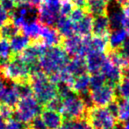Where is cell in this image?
<instances>
[{"label": "cell", "mask_w": 129, "mask_h": 129, "mask_svg": "<svg viewBox=\"0 0 129 129\" xmlns=\"http://www.w3.org/2000/svg\"><path fill=\"white\" fill-rule=\"evenodd\" d=\"M70 60V55L61 46L47 47L40 58V65L46 75L51 76L66 68Z\"/></svg>", "instance_id": "1"}, {"label": "cell", "mask_w": 129, "mask_h": 129, "mask_svg": "<svg viewBox=\"0 0 129 129\" xmlns=\"http://www.w3.org/2000/svg\"><path fill=\"white\" fill-rule=\"evenodd\" d=\"M30 85L34 98L41 105H47L54 98L58 97L57 85L53 83L43 71L33 74Z\"/></svg>", "instance_id": "2"}, {"label": "cell", "mask_w": 129, "mask_h": 129, "mask_svg": "<svg viewBox=\"0 0 129 129\" xmlns=\"http://www.w3.org/2000/svg\"><path fill=\"white\" fill-rule=\"evenodd\" d=\"M1 74L4 78L13 83L27 82L31 71L29 67L21 60L19 55L10 59L0 66Z\"/></svg>", "instance_id": "3"}, {"label": "cell", "mask_w": 129, "mask_h": 129, "mask_svg": "<svg viewBox=\"0 0 129 129\" xmlns=\"http://www.w3.org/2000/svg\"><path fill=\"white\" fill-rule=\"evenodd\" d=\"M87 106L85 99L73 92L64 99H61L60 112L68 120L81 119L86 113Z\"/></svg>", "instance_id": "4"}, {"label": "cell", "mask_w": 129, "mask_h": 129, "mask_svg": "<svg viewBox=\"0 0 129 129\" xmlns=\"http://www.w3.org/2000/svg\"><path fill=\"white\" fill-rule=\"evenodd\" d=\"M16 119L24 124H30L41 113V104L33 96L21 98L16 105Z\"/></svg>", "instance_id": "5"}, {"label": "cell", "mask_w": 129, "mask_h": 129, "mask_svg": "<svg viewBox=\"0 0 129 129\" xmlns=\"http://www.w3.org/2000/svg\"><path fill=\"white\" fill-rule=\"evenodd\" d=\"M116 119L108 107L96 106L88 111L89 124L93 129H113L117 125Z\"/></svg>", "instance_id": "6"}, {"label": "cell", "mask_w": 129, "mask_h": 129, "mask_svg": "<svg viewBox=\"0 0 129 129\" xmlns=\"http://www.w3.org/2000/svg\"><path fill=\"white\" fill-rule=\"evenodd\" d=\"M89 39L90 35L82 37L75 34L70 37L63 38L62 48L70 56L85 57L87 53L90 51Z\"/></svg>", "instance_id": "7"}, {"label": "cell", "mask_w": 129, "mask_h": 129, "mask_svg": "<svg viewBox=\"0 0 129 129\" xmlns=\"http://www.w3.org/2000/svg\"><path fill=\"white\" fill-rule=\"evenodd\" d=\"M89 98L96 106L107 107L112 103L115 102L116 90L114 84L107 82L99 88L90 90Z\"/></svg>", "instance_id": "8"}, {"label": "cell", "mask_w": 129, "mask_h": 129, "mask_svg": "<svg viewBox=\"0 0 129 129\" xmlns=\"http://www.w3.org/2000/svg\"><path fill=\"white\" fill-rule=\"evenodd\" d=\"M106 16L108 18L109 24L112 30L125 27L126 18L124 12V8L117 0H113L112 2L108 3Z\"/></svg>", "instance_id": "9"}, {"label": "cell", "mask_w": 129, "mask_h": 129, "mask_svg": "<svg viewBox=\"0 0 129 129\" xmlns=\"http://www.w3.org/2000/svg\"><path fill=\"white\" fill-rule=\"evenodd\" d=\"M20 99L15 83L8 85L2 82L0 83V103L6 105L10 107H14L17 105Z\"/></svg>", "instance_id": "10"}, {"label": "cell", "mask_w": 129, "mask_h": 129, "mask_svg": "<svg viewBox=\"0 0 129 129\" xmlns=\"http://www.w3.org/2000/svg\"><path fill=\"white\" fill-rule=\"evenodd\" d=\"M100 72L105 77L108 83L112 84H116L120 82L123 77V70L119 67H118L114 62H112L108 57H106L105 62H104Z\"/></svg>", "instance_id": "11"}, {"label": "cell", "mask_w": 129, "mask_h": 129, "mask_svg": "<svg viewBox=\"0 0 129 129\" xmlns=\"http://www.w3.org/2000/svg\"><path fill=\"white\" fill-rule=\"evenodd\" d=\"M40 40L47 47L60 46L62 43L63 38L55 27L51 26H41V34H40Z\"/></svg>", "instance_id": "12"}, {"label": "cell", "mask_w": 129, "mask_h": 129, "mask_svg": "<svg viewBox=\"0 0 129 129\" xmlns=\"http://www.w3.org/2000/svg\"><path fill=\"white\" fill-rule=\"evenodd\" d=\"M85 62H86L87 71L94 74L100 72L104 62H105L106 56L105 53L90 50L85 55Z\"/></svg>", "instance_id": "13"}, {"label": "cell", "mask_w": 129, "mask_h": 129, "mask_svg": "<svg viewBox=\"0 0 129 129\" xmlns=\"http://www.w3.org/2000/svg\"><path fill=\"white\" fill-rule=\"evenodd\" d=\"M41 118L48 129H57L62 126L63 116L57 111L47 108L41 112Z\"/></svg>", "instance_id": "14"}, {"label": "cell", "mask_w": 129, "mask_h": 129, "mask_svg": "<svg viewBox=\"0 0 129 129\" xmlns=\"http://www.w3.org/2000/svg\"><path fill=\"white\" fill-rule=\"evenodd\" d=\"M70 88L78 95H86L90 89V77L86 73L78 75L74 77Z\"/></svg>", "instance_id": "15"}, {"label": "cell", "mask_w": 129, "mask_h": 129, "mask_svg": "<svg viewBox=\"0 0 129 129\" xmlns=\"http://www.w3.org/2000/svg\"><path fill=\"white\" fill-rule=\"evenodd\" d=\"M111 29L106 14L94 16L92 24V33L96 36H108Z\"/></svg>", "instance_id": "16"}, {"label": "cell", "mask_w": 129, "mask_h": 129, "mask_svg": "<svg viewBox=\"0 0 129 129\" xmlns=\"http://www.w3.org/2000/svg\"><path fill=\"white\" fill-rule=\"evenodd\" d=\"M128 39V34L125 28L114 29L108 35V45L112 50L121 48Z\"/></svg>", "instance_id": "17"}, {"label": "cell", "mask_w": 129, "mask_h": 129, "mask_svg": "<svg viewBox=\"0 0 129 129\" xmlns=\"http://www.w3.org/2000/svg\"><path fill=\"white\" fill-rule=\"evenodd\" d=\"M10 46L12 54L15 55H19L31 44L32 40L23 33L17 34L13 38L10 40Z\"/></svg>", "instance_id": "18"}, {"label": "cell", "mask_w": 129, "mask_h": 129, "mask_svg": "<svg viewBox=\"0 0 129 129\" xmlns=\"http://www.w3.org/2000/svg\"><path fill=\"white\" fill-rule=\"evenodd\" d=\"M92 24H93V16L87 12L81 20L74 23L75 34L82 37L90 35L92 32Z\"/></svg>", "instance_id": "19"}, {"label": "cell", "mask_w": 129, "mask_h": 129, "mask_svg": "<svg viewBox=\"0 0 129 129\" xmlns=\"http://www.w3.org/2000/svg\"><path fill=\"white\" fill-rule=\"evenodd\" d=\"M55 28L62 38H67L75 34L74 29V22L70 19V17L61 15L56 23Z\"/></svg>", "instance_id": "20"}, {"label": "cell", "mask_w": 129, "mask_h": 129, "mask_svg": "<svg viewBox=\"0 0 129 129\" xmlns=\"http://www.w3.org/2000/svg\"><path fill=\"white\" fill-rule=\"evenodd\" d=\"M65 69L74 77L85 73L87 70L85 59L83 57H73L70 60Z\"/></svg>", "instance_id": "21"}, {"label": "cell", "mask_w": 129, "mask_h": 129, "mask_svg": "<svg viewBox=\"0 0 129 129\" xmlns=\"http://www.w3.org/2000/svg\"><path fill=\"white\" fill-rule=\"evenodd\" d=\"M108 0H87L86 12L92 16H98L105 14L106 12Z\"/></svg>", "instance_id": "22"}, {"label": "cell", "mask_w": 129, "mask_h": 129, "mask_svg": "<svg viewBox=\"0 0 129 129\" xmlns=\"http://www.w3.org/2000/svg\"><path fill=\"white\" fill-rule=\"evenodd\" d=\"M41 26L42 25L39 22V20L30 21V22H26V24L21 26V31L23 34L28 36L33 41H36L40 38Z\"/></svg>", "instance_id": "23"}, {"label": "cell", "mask_w": 129, "mask_h": 129, "mask_svg": "<svg viewBox=\"0 0 129 129\" xmlns=\"http://www.w3.org/2000/svg\"><path fill=\"white\" fill-rule=\"evenodd\" d=\"M20 33H22L21 28L16 26L12 22V19H9L8 21H6L5 24L0 26V37L8 40V41H10L12 38H13L14 36Z\"/></svg>", "instance_id": "24"}, {"label": "cell", "mask_w": 129, "mask_h": 129, "mask_svg": "<svg viewBox=\"0 0 129 129\" xmlns=\"http://www.w3.org/2000/svg\"><path fill=\"white\" fill-rule=\"evenodd\" d=\"M108 36H96L90 37L89 39L90 50H95L102 53H105L108 48Z\"/></svg>", "instance_id": "25"}, {"label": "cell", "mask_w": 129, "mask_h": 129, "mask_svg": "<svg viewBox=\"0 0 129 129\" xmlns=\"http://www.w3.org/2000/svg\"><path fill=\"white\" fill-rule=\"evenodd\" d=\"M107 57L118 67H119L123 70V73L129 70V60L126 59L120 51H118V49L111 51Z\"/></svg>", "instance_id": "26"}, {"label": "cell", "mask_w": 129, "mask_h": 129, "mask_svg": "<svg viewBox=\"0 0 129 129\" xmlns=\"http://www.w3.org/2000/svg\"><path fill=\"white\" fill-rule=\"evenodd\" d=\"M12 54L10 41L0 37V66L8 61L12 57Z\"/></svg>", "instance_id": "27"}, {"label": "cell", "mask_w": 129, "mask_h": 129, "mask_svg": "<svg viewBox=\"0 0 129 129\" xmlns=\"http://www.w3.org/2000/svg\"><path fill=\"white\" fill-rule=\"evenodd\" d=\"M116 118L121 123L129 120V99H123L121 102L118 103Z\"/></svg>", "instance_id": "28"}, {"label": "cell", "mask_w": 129, "mask_h": 129, "mask_svg": "<svg viewBox=\"0 0 129 129\" xmlns=\"http://www.w3.org/2000/svg\"><path fill=\"white\" fill-rule=\"evenodd\" d=\"M118 93L122 99H129V76L122 77L118 83Z\"/></svg>", "instance_id": "29"}, {"label": "cell", "mask_w": 129, "mask_h": 129, "mask_svg": "<svg viewBox=\"0 0 129 129\" xmlns=\"http://www.w3.org/2000/svg\"><path fill=\"white\" fill-rule=\"evenodd\" d=\"M106 83V79L101 72L91 74L90 77V90L98 89Z\"/></svg>", "instance_id": "30"}, {"label": "cell", "mask_w": 129, "mask_h": 129, "mask_svg": "<svg viewBox=\"0 0 129 129\" xmlns=\"http://www.w3.org/2000/svg\"><path fill=\"white\" fill-rule=\"evenodd\" d=\"M67 129H91V126L89 122L83 119H76V120H70L66 125Z\"/></svg>", "instance_id": "31"}, {"label": "cell", "mask_w": 129, "mask_h": 129, "mask_svg": "<svg viewBox=\"0 0 129 129\" xmlns=\"http://www.w3.org/2000/svg\"><path fill=\"white\" fill-rule=\"evenodd\" d=\"M74 8H75V6L70 0H61V6H60V13H61V15L69 17Z\"/></svg>", "instance_id": "32"}, {"label": "cell", "mask_w": 129, "mask_h": 129, "mask_svg": "<svg viewBox=\"0 0 129 129\" xmlns=\"http://www.w3.org/2000/svg\"><path fill=\"white\" fill-rule=\"evenodd\" d=\"M86 13H87V12H86V10H85V8L75 7L69 17H70V19H71L74 23H76V22H77V21L81 20V19L84 17Z\"/></svg>", "instance_id": "33"}, {"label": "cell", "mask_w": 129, "mask_h": 129, "mask_svg": "<svg viewBox=\"0 0 129 129\" xmlns=\"http://www.w3.org/2000/svg\"><path fill=\"white\" fill-rule=\"evenodd\" d=\"M26 124H24L18 119H12L11 118L8 119V122L6 123L5 129H27Z\"/></svg>", "instance_id": "34"}, {"label": "cell", "mask_w": 129, "mask_h": 129, "mask_svg": "<svg viewBox=\"0 0 129 129\" xmlns=\"http://www.w3.org/2000/svg\"><path fill=\"white\" fill-rule=\"evenodd\" d=\"M0 5L8 12L9 15L12 14L17 7V5L13 0H0Z\"/></svg>", "instance_id": "35"}, {"label": "cell", "mask_w": 129, "mask_h": 129, "mask_svg": "<svg viewBox=\"0 0 129 129\" xmlns=\"http://www.w3.org/2000/svg\"><path fill=\"white\" fill-rule=\"evenodd\" d=\"M13 114L12 107H10L6 105L0 103V115L5 119H10Z\"/></svg>", "instance_id": "36"}, {"label": "cell", "mask_w": 129, "mask_h": 129, "mask_svg": "<svg viewBox=\"0 0 129 129\" xmlns=\"http://www.w3.org/2000/svg\"><path fill=\"white\" fill-rule=\"evenodd\" d=\"M47 108L50 109V110H54V111H57L60 112L61 107V99L60 97H56L54 99H52L51 101H49L47 104Z\"/></svg>", "instance_id": "37"}, {"label": "cell", "mask_w": 129, "mask_h": 129, "mask_svg": "<svg viewBox=\"0 0 129 129\" xmlns=\"http://www.w3.org/2000/svg\"><path fill=\"white\" fill-rule=\"evenodd\" d=\"M30 124L31 129H48L41 117H37L36 119H34Z\"/></svg>", "instance_id": "38"}, {"label": "cell", "mask_w": 129, "mask_h": 129, "mask_svg": "<svg viewBox=\"0 0 129 129\" xmlns=\"http://www.w3.org/2000/svg\"><path fill=\"white\" fill-rule=\"evenodd\" d=\"M10 19V15L9 13L0 5V26L5 24L6 21Z\"/></svg>", "instance_id": "39"}, {"label": "cell", "mask_w": 129, "mask_h": 129, "mask_svg": "<svg viewBox=\"0 0 129 129\" xmlns=\"http://www.w3.org/2000/svg\"><path fill=\"white\" fill-rule=\"evenodd\" d=\"M120 52L122 53V54L126 58V59L129 60V39L126 40V41H125L124 44L122 45Z\"/></svg>", "instance_id": "40"}, {"label": "cell", "mask_w": 129, "mask_h": 129, "mask_svg": "<svg viewBox=\"0 0 129 129\" xmlns=\"http://www.w3.org/2000/svg\"><path fill=\"white\" fill-rule=\"evenodd\" d=\"M123 8H124V12H125V15H126V24H125L124 28L126 30V32H127V34L129 35V5L124 6Z\"/></svg>", "instance_id": "41"}, {"label": "cell", "mask_w": 129, "mask_h": 129, "mask_svg": "<svg viewBox=\"0 0 129 129\" xmlns=\"http://www.w3.org/2000/svg\"><path fill=\"white\" fill-rule=\"evenodd\" d=\"M26 3H28L29 5H33L35 7H40L41 5L43 3V0H26Z\"/></svg>", "instance_id": "42"}, {"label": "cell", "mask_w": 129, "mask_h": 129, "mask_svg": "<svg viewBox=\"0 0 129 129\" xmlns=\"http://www.w3.org/2000/svg\"><path fill=\"white\" fill-rule=\"evenodd\" d=\"M5 126H6L5 119L0 115V129H5Z\"/></svg>", "instance_id": "43"}, {"label": "cell", "mask_w": 129, "mask_h": 129, "mask_svg": "<svg viewBox=\"0 0 129 129\" xmlns=\"http://www.w3.org/2000/svg\"><path fill=\"white\" fill-rule=\"evenodd\" d=\"M13 1L15 2L16 5H20V4L25 3V2H26V0H13Z\"/></svg>", "instance_id": "44"}, {"label": "cell", "mask_w": 129, "mask_h": 129, "mask_svg": "<svg viewBox=\"0 0 129 129\" xmlns=\"http://www.w3.org/2000/svg\"><path fill=\"white\" fill-rule=\"evenodd\" d=\"M113 129H122V126H119V125H116V126H114V128Z\"/></svg>", "instance_id": "45"}, {"label": "cell", "mask_w": 129, "mask_h": 129, "mask_svg": "<svg viewBox=\"0 0 129 129\" xmlns=\"http://www.w3.org/2000/svg\"><path fill=\"white\" fill-rule=\"evenodd\" d=\"M57 129H67V127H66V126H61V127H59V128H57Z\"/></svg>", "instance_id": "46"}, {"label": "cell", "mask_w": 129, "mask_h": 129, "mask_svg": "<svg viewBox=\"0 0 129 129\" xmlns=\"http://www.w3.org/2000/svg\"><path fill=\"white\" fill-rule=\"evenodd\" d=\"M2 82H4V81H3V80H2V78H1V77H0V83H2Z\"/></svg>", "instance_id": "47"}, {"label": "cell", "mask_w": 129, "mask_h": 129, "mask_svg": "<svg viewBox=\"0 0 129 129\" xmlns=\"http://www.w3.org/2000/svg\"><path fill=\"white\" fill-rule=\"evenodd\" d=\"M91 129H93V128H92V127H91Z\"/></svg>", "instance_id": "48"}, {"label": "cell", "mask_w": 129, "mask_h": 129, "mask_svg": "<svg viewBox=\"0 0 129 129\" xmlns=\"http://www.w3.org/2000/svg\"><path fill=\"white\" fill-rule=\"evenodd\" d=\"M128 2H129V0H128Z\"/></svg>", "instance_id": "49"}]
</instances>
